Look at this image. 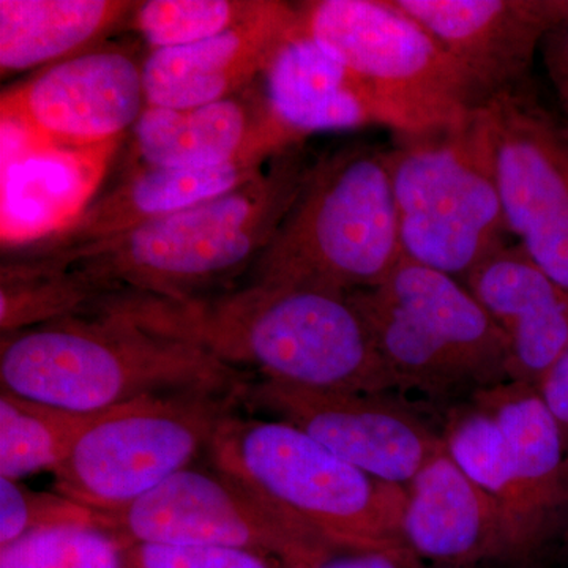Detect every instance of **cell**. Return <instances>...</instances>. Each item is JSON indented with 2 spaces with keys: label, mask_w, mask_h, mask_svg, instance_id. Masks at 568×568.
<instances>
[{
  "label": "cell",
  "mask_w": 568,
  "mask_h": 568,
  "mask_svg": "<svg viewBox=\"0 0 568 568\" xmlns=\"http://www.w3.org/2000/svg\"><path fill=\"white\" fill-rule=\"evenodd\" d=\"M88 312L190 343L268 383L342 394L388 387L386 365L349 295L246 282L189 301L118 291Z\"/></svg>",
  "instance_id": "obj_1"
},
{
  "label": "cell",
  "mask_w": 568,
  "mask_h": 568,
  "mask_svg": "<svg viewBox=\"0 0 568 568\" xmlns=\"http://www.w3.org/2000/svg\"><path fill=\"white\" fill-rule=\"evenodd\" d=\"M315 159L302 142L231 192L110 241L39 257L73 268L91 284L97 301L118 291L171 301L222 293L252 272L297 200Z\"/></svg>",
  "instance_id": "obj_2"
},
{
  "label": "cell",
  "mask_w": 568,
  "mask_h": 568,
  "mask_svg": "<svg viewBox=\"0 0 568 568\" xmlns=\"http://www.w3.org/2000/svg\"><path fill=\"white\" fill-rule=\"evenodd\" d=\"M0 384L44 405L100 413L181 392H246L252 381L201 347L81 312L2 336Z\"/></svg>",
  "instance_id": "obj_3"
},
{
  "label": "cell",
  "mask_w": 568,
  "mask_h": 568,
  "mask_svg": "<svg viewBox=\"0 0 568 568\" xmlns=\"http://www.w3.org/2000/svg\"><path fill=\"white\" fill-rule=\"evenodd\" d=\"M205 457L336 555L386 552L424 568L403 538L406 488L369 476L297 426L234 413Z\"/></svg>",
  "instance_id": "obj_4"
},
{
  "label": "cell",
  "mask_w": 568,
  "mask_h": 568,
  "mask_svg": "<svg viewBox=\"0 0 568 568\" xmlns=\"http://www.w3.org/2000/svg\"><path fill=\"white\" fill-rule=\"evenodd\" d=\"M386 149L349 142L316 156L248 282L351 295L402 263Z\"/></svg>",
  "instance_id": "obj_5"
},
{
  "label": "cell",
  "mask_w": 568,
  "mask_h": 568,
  "mask_svg": "<svg viewBox=\"0 0 568 568\" xmlns=\"http://www.w3.org/2000/svg\"><path fill=\"white\" fill-rule=\"evenodd\" d=\"M349 298L396 390L448 407L510 383L506 336L454 276L403 257L383 283Z\"/></svg>",
  "instance_id": "obj_6"
},
{
  "label": "cell",
  "mask_w": 568,
  "mask_h": 568,
  "mask_svg": "<svg viewBox=\"0 0 568 568\" xmlns=\"http://www.w3.org/2000/svg\"><path fill=\"white\" fill-rule=\"evenodd\" d=\"M387 160L407 260L465 283L508 244L480 108L447 125L395 133Z\"/></svg>",
  "instance_id": "obj_7"
},
{
  "label": "cell",
  "mask_w": 568,
  "mask_h": 568,
  "mask_svg": "<svg viewBox=\"0 0 568 568\" xmlns=\"http://www.w3.org/2000/svg\"><path fill=\"white\" fill-rule=\"evenodd\" d=\"M295 9L298 31L368 82L405 133L462 121L484 106L465 71L394 0H306Z\"/></svg>",
  "instance_id": "obj_8"
},
{
  "label": "cell",
  "mask_w": 568,
  "mask_h": 568,
  "mask_svg": "<svg viewBox=\"0 0 568 568\" xmlns=\"http://www.w3.org/2000/svg\"><path fill=\"white\" fill-rule=\"evenodd\" d=\"M246 392H181L110 410L52 470L54 491L93 511L118 510L207 452Z\"/></svg>",
  "instance_id": "obj_9"
},
{
  "label": "cell",
  "mask_w": 568,
  "mask_h": 568,
  "mask_svg": "<svg viewBox=\"0 0 568 568\" xmlns=\"http://www.w3.org/2000/svg\"><path fill=\"white\" fill-rule=\"evenodd\" d=\"M95 514L97 525L126 547L164 544L245 549L282 560L287 568H317L336 555L237 478L211 465L186 467L129 506Z\"/></svg>",
  "instance_id": "obj_10"
},
{
  "label": "cell",
  "mask_w": 568,
  "mask_h": 568,
  "mask_svg": "<svg viewBox=\"0 0 568 568\" xmlns=\"http://www.w3.org/2000/svg\"><path fill=\"white\" fill-rule=\"evenodd\" d=\"M508 233L568 291V125L534 85L480 106Z\"/></svg>",
  "instance_id": "obj_11"
},
{
  "label": "cell",
  "mask_w": 568,
  "mask_h": 568,
  "mask_svg": "<svg viewBox=\"0 0 568 568\" xmlns=\"http://www.w3.org/2000/svg\"><path fill=\"white\" fill-rule=\"evenodd\" d=\"M142 63L123 48L52 63L3 92L2 132L63 149L118 145L148 106Z\"/></svg>",
  "instance_id": "obj_12"
},
{
  "label": "cell",
  "mask_w": 568,
  "mask_h": 568,
  "mask_svg": "<svg viewBox=\"0 0 568 568\" xmlns=\"http://www.w3.org/2000/svg\"><path fill=\"white\" fill-rule=\"evenodd\" d=\"M244 403L297 426L351 465L399 487L444 450L440 426L388 394L306 390L260 379L250 384Z\"/></svg>",
  "instance_id": "obj_13"
},
{
  "label": "cell",
  "mask_w": 568,
  "mask_h": 568,
  "mask_svg": "<svg viewBox=\"0 0 568 568\" xmlns=\"http://www.w3.org/2000/svg\"><path fill=\"white\" fill-rule=\"evenodd\" d=\"M457 62L484 104L530 82L534 59L568 0H394Z\"/></svg>",
  "instance_id": "obj_14"
},
{
  "label": "cell",
  "mask_w": 568,
  "mask_h": 568,
  "mask_svg": "<svg viewBox=\"0 0 568 568\" xmlns=\"http://www.w3.org/2000/svg\"><path fill=\"white\" fill-rule=\"evenodd\" d=\"M506 436L511 534L523 566L562 537L568 519V448L558 424L529 384H500L474 395Z\"/></svg>",
  "instance_id": "obj_15"
},
{
  "label": "cell",
  "mask_w": 568,
  "mask_h": 568,
  "mask_svg": "<svg viewBox=\"0 0 568 568\" xmlns=\"http://www.w3.org/2000/svg\"><path fill=\"white\" fill-rule=\"evenodd\" d=\"M295 2L264 0L250 20L200 43L149 51L145 103L185 110L231 99L263 81L276 52L297 32Z\"/></svg>",
  "instance_id": "obj_16"
},
{
  "label": "cell",
  "mask_w": 568,
  "mask_h": 568,
  "mask_svg": "<svg viewBox=\"0 0 568 568\" xmlns=\"http://www.w3.org/2000/svg\"><path fill=\"white\" fill-rule=\"evenodd\" d=\"M133 136L142 164L181 170L267 163L306 141L276 118L265 99L263 81L239 95L204 106H145L133 126Z\"/></svg>",
  "instance_id": "obj_17"
},
{
  "label": "cell",
  "mask_w": 568,
  "mask_h": 568,
  "mask_svg": "<svg viewBox=\"0 0 568 568\" xmlns=\"http://www.w3.org/2000/svg\"><path fill=\"white\" fill-rule=\"evenodd\" d=\"M405 488L403 538L420 562L477 567L500 560L526 567L496 500L455 465L446 448Z\"/></svg>",
  "instance_id": "obj_18"
},
{
  "label": "cell",
  "mask_w": 568,
  "mask_h": 568,
  "mask_svg": "<svg viewBox=\"0 0 568 568\" xmlns=\"http://www.w3.org/2000/svg\"><path fill=\"white\" fill-rule=\"evenodd\" d=\"M118 145L63 149L2 132V246L50 241L95 200Z\"/></svg>",
  "instance_id": "obj_19"
},
{
  "label": "cell",
  "mask_w": 568,
  "mask_h": 568,
  "mask_svg": "<svg viewBox=\"0 0 568 568\" xmlns=\"http://www.w3.org/2000/svg\"><path fill=\"white\" fill-rule=\"evenodd\" d=\"M465 284L506 336L511 381L536 387L568 349V291L518 244L497 250Z\"/></svg>",
  "instance_id": "obj_20"
},
{
  "label": "cell",
  "mask_w": 568,
  "mask_h": 568,
  "mask_svg": "<svg viewBox=\"0 0 568 568\" xmlns=\"http://www.w3.org/2000/svg\"><path fill=\"white\" fill-rule=\"evenodd\" d=\"M268 106L295 134L384 126L405 133V123L361 77L301 31L276 52L263 78Z\"/></svg>",
  "instance_id": "obj_21"
},
{
  "label": "cell",
  "mask_w": 568,
  "mask_h": 568,
  "mask_svg": "<svg viewBox=\"0 0 568 568\" xmlns=\"http://www.w3.org/2000/svg\"><path fill=\"white\" fill-rule=\"evenodd\" d=\"M267 163L237 162L190 170L142 164L110 192L93 200L61 234L17 253L61 256L110 241L142 224L231 192L253 179Z\"/></svg>",
  "instance_id": "obj_22"
},
{
  "label": "cell",
  "mask_w": 568,
  "mask_h": 568,
  "mask_svg": "<svg viewBox=\"0 0 568 568\" xmlns=\"http://www.w3.org/2000/svg\"><path fill=\"white\" fill-rule=\"evenodd\" d=\"M138 2L123 0H0L2 78L81 54L126 24Z\"/></svg>",
  "instance_id": "obj_23"
},
{
  "label": "cell",
  "mask_w": 568,
  "mask_h": 568,
  "mask_svg": "<svg viewBox=\"0 0 568 568\" xmlns=\"http://www.w3.org/2000/svg\"><path fill=\"white\" fill-rule=\"evenodd\" d=\"M110 410L78 413L44 405L2 388L0 477L21 480L40 470L52 473L69 457L80 437Z\"/></svg>",
  "instance_id": "obj_24"
},
{
  "label": "cell",
  "mask_w": 568,
  "mask_h": 568,
  "mask_svg": "<svg viewBox=\"0 0 568 568\" xmlns=\"http://www.w3.org/2000/svg\"><path fill=\"white\" fill-rule=\"evenodd\" d=\"M0 272L2 336L77 315L97 301L78 272L41 257L10 254Z\"/></svg>",
  "instance_id": "obj_25"
},
{
  "label": "cell",
  "mask_w": 568,
  "mask_h": 568,
  "mask_svg": "<svg viewBox=\"0 0 568 568\" xmlns=\"http://www.w3.org/2000/svg\"><path fill=\"white\" fill-rule=\"evenodd\" d=\"M264 0H148L138 2L126 26L151 51L189 47L230 31L256 13Z\"/></svg>",
  "instance_id": "obj_26"
},
{
  "label": "cell",
  "mask_w": 568,
  "mask_h": 568,
  "mask_svg": "<svg viewBox=\"0 0 568 568\" xmlns=\"http://www.w3.org/2000/svg\"><path fill=\"white\" fill-rule=\"evenodd\" d=\"M125 549L97 523H63L0 548V568H125Z\"/></svg>",
  "instance_id": "obj_27"
},
{
  "label": "cell",
  "mask_w": 568,
  "mask_h": 568,
  "mask_svg": "<svg viewBox=\"0 0 568 568\" xmlns=\"http://www.w3.org/2000/svg\"><path fill=\"white\" fill-rule=\"evenodd\" d=\"M63 523H97V514L61 493L33 491L20 480L0 477V548Z\"/></svg>",
  "instance_id": "obj_28"
},
{
  "label": "cell",
  "mask_w": 568,
  "mask_h": 568,
  "mask_svg": "<svg viewBox=\"0 0 568 568\" xmlns=\"http://www.w3.org/2000/svg\"><path fill=\"white\" fill-rule=\"evenodd\" d=\"M125 568H287L282 560L245 549L201 545L134 544Z\"/></svg>",
  "instance_id": "obj_29"
},
{
  "label": "cell",
  "mask_w": 568,
  "mask_h": 568,
  "mask_svg": "<svg viewBox=\"0 0 568 568\" xmlns=\"http://www.w3.org/2000/svg\"><path fill=\"white\" fill-rule=\"evenodd\" d=\"M540 52L568 125V21L547 33Z\"/></svg>",
  "instance_id": "obj_30"
},
{
  "label": "cell",
  "mask_w": 568,
  "mask_h": 568,
  "mask_svg": "<svg viewBox=\"0 0 568 568\" xmlns=\"http://www.w3.org/2000/svg\"><path fill=\"white\" fill-rule=\"evenodd\" d=\"M536 387L558 424L568 448V349L545 373Z\"/></svg>",
  "instance_id": "obj_31"
},
{
  "label": "cell",
  "mask_w": 568,
  "mask_h": 568,
  "mask_svg": "<svg viewBox=\"0 0 568 568\" xmlns=\"http://www.w3.org/2000/svg\"><path fill=\"white\" fill-rule=\"evenodd\" d=\"M317 568H407L386 552H339Z\"/></svg>",
  "instance_id": "obj_32"
},
{
  "label": "cell",
  "mask_w": 568,
  "mask_h": 568,
  "mask_svg": "<svg viewBox=\"0 0 568 568\" xmlns=\"http://www.w3.org/2000/svg\"><path fill=\"white\" fill-rule=\"evenodd\" d=\"M562 538H564V541H566V551H567V559H568V519H567L566 528H564Z\"/></svg>",
  "instance_id": "obj_33"
},
{
  "label": "cell",
  "mask_w": 568,
  "mask_h": 568,
  "mask_svg": "<svg viewBox=\"0 0 568 568\" xmlns=\"http://www.w3.org/2000/svg\"><path fill=\"white\" fill-rule=\"evenodd\" d=\"M435 568H476V567H435ZM517 568H528V567H517Z\"/></svg>",
  "instance_id": "obj_34"
}]
</instances>
